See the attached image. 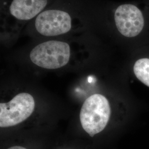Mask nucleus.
<instances>
[{
    "instance_id": "7",
    "label": "nucleus",
    "mask_w": 149,
    "mask_h": 149,
    "mask_svg": "<svg viewBox=\"0 0 149 149\" xmlns=\"http://www.w3.org/2000/svg\"><path fill=\"white\" fill-rule=\"evenodd\" d=\"M134 72L139 80L149 87V59L138 60L134 65Z\"/></svg>"
},
{
    "instance_id": "6",
    "label": "nucleus",
    "mask_w": 149,
    "mask_h": 149,
    "mask_svg": "<svg viewBox=\"0 0 149 149\" xmlns=\"http://www.w3.org/2000/svg\"><path fill=\"white\" fill-rule=\"evenodd\" d=\"M47 5V0H13L10 11L17 19L27 21L35 17Z\"/></svg>"
},
{
    "instance_id": "1",
    "label": "nucleus",
    "mask_w": 149,
    "mask_h": 149,
    "mask_svg": "<svg viewBox=\"0 0 149 149\" xmlns=\"http://www.w3.org/2000/svg\"><path fill=\"white\" fill-rule=\"evenodd\" d=\"M111 107L104 96L95 94L84 103L80 112L83 129L91 137L106 128L111 116Z\"/></svg>"
},
{
    "instance_id": "2",
    "label": "nucleus",
    "mask_w": 149,
    "mask_h": 149,
    "mask_svg": "<svg viewBox=\"0 0 149 149\" xmlns=\"http://www.w3.org/2000/svg\"><path fill=\"white\" fill-rule=\"evenodd\" d=\"M70 48L68 43L50 40L32 49L30 59L33 64L47 69H57L69 63Z\"/></svg>"
},
{
    "instance_id": "3",
    "label": "nucleus",
    "mask_w": 149,
    "mask_h": 149,
    "mask_svg": "<svg viewBox=\"0 0 149 149\" xmlns=\"http://www.w3.org/2000/svg\"><path fill=\"white\" fill-rule=\"evenodd\" d=\"M35 101L28 93H21L7 103H0V127L15 126L29 117L34 110Z\"/></svg>"
},
{
    "instance_id": "5",
    "label": "nucleus",
    "mask_w": 149,
    "mask_h": 149,
    "mask_svg": "<svg viewBox=\"0 0 149 149\" xmlns=\"http://www.w3.org/2000/svg\"><path fill=\"white\" fill-rule=\"evenodd\" d=\"M114 19L119 32L127 37L138 36L144 27L143 14L138 8L133 5L119 6L115 12Z\"/></svg>"
},
{
    "instance_id": "4",
    "label": "nucleus",
    "mask_w": 149,
    "mask_h": 149,
    "mask_svg": "<svg viewBox=\"0 0 149 149\" xmlns=\"http://www.w3.org/2000/svg\"><path fill=\"white\" fill-rule=\"evenodd\" d=\"M72 20L69 14L58 10H49L38 16L35 27L40 34L47 36H56L69 32Z\"/></svg>"
},
{
    "instance_id": "8",
    "label": "nucleus",
    "mask_w": 149,
    "mask_h": 149,
    "mask_svg": "<svg viewBox=\"0 0 149 149\" xmlns=\"http://www.w3.org/2000/svg\"><path fill=\"white\" fill-rule=\"evenodd\" d=\"M7 149H27L24 147L20 146H12L10 148Z\"/></svg>"
}]
</instances>
